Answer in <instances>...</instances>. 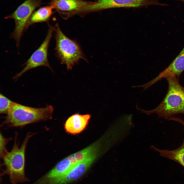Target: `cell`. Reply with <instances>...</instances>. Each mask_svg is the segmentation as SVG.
Wrapping results in <instances>:
<instances>
[{"mask_svg":"<svg viewBox=\"0 0 184 184\" xmlns=\"http://www.w3.org/2000/svg\"><path fill=\"white\" fill-rule=\"evenodd\" d=\"M91 117L89 114L81 115L76 114L70 117L64 125L68 133L73 134L79 133L83 131L88 124Z\"/></svg>","mask_w":184,"mask_h":184,"instance_id":"30bf717a","label":"cell"},{"mask_svg":"<svg viewBox=\"0 0 184 184\" xmlns=\"http://www.w3.org/2000/svg\"><path fill=\"white\" fill-rule=\"evenodd\" d=\"M0 155L1 157L2 158L7 151L6 148V146L8 141L11 139L5 138L1 133H0Z\"/></svg>","mask_w":184,"mask_h":184,"instance_id":"9a60e30c","label":"cell"},{"mask_svg":"<svg viewBox=\"0 0 184 184\" xmlns=\"http://www.w3.org/2000/svg\"><path fill=\"white\" fill-rule=\"evenodd\" d=\"M168 84L166 95L162 102L154 109L146 110L136 107L147 115L156 114L160 118L167 120L179 114L184 115V87L179 83V78L172 75L165 78Z\"/></svg>","mask_w":184,"mask_h":184,"instance_id":"6da1fadb","label":"cell"},{"mask_svg":"<svg viewBox=\"0 0 184 184\" xmlns=\"http://www.w3.org/2000/svg\"><path fill=\"white\" fill-rule=\"evenodd\" d=\"M98 142L92 145L72 154L74 158L79 163L91 156L95 153L98 152L100 146Z\"/></svg>","mask_w":184,"mask_h":184,"instance_id":"4fadbf2b","label":"cell"},{"mask_svg":"<svg viewBox=\"0 0 184 184\" xmlns=\"http://www.w3.org/2000/svg\"><path fill=\"white\" fill-rule=\"evenodd\" d=\"M53 109L51 105L35 108L14 102L2 124L8 127H21L30 123L46 121L51 119Z\"/></svg>","mask_w":184,"mask_h":184,"instance_id":"7a4b0ae2","label":"cell"},{"mask_svg":"<svg viewBox=\"0 0 184 184\" xmlns=\"http://www.w3.org/2000/svg\"><path fill=\"white\" fill-rule=\"evenodd\" d=\"M42 0H26L12 14L6 16V19H13L15 27L11 37L19 45L20 39L28 22L34 10L40 6Z\"/></svg>","mask_w":184,"mask_h":184,"instance_id":"5b68a950","label":"cell"},{"mask_svg":"<svg viewBox=\"0 0 184 184\" xmlns=\"http://www.w3.org/2000/svg\"><path fill=\"white\" fill-rule=\"evenodd\" d=\"M53 9L50 6H46L41 7L35 11L30 18L26 28L32 24L48 20L52 14Z\"/></svg>","mask_w":184,"mask_h":184,"instance_id":"7c38bea8","label":"cell"},{"mask_svg":"<svg viewBox=\"0 0 184 184\" xmlns=\"http://www.w3.org/2000/svg\"><path fill=\"white\" fill-rule=\"evenodd\" d=\"M14 102L1 94L0 95V113L7 114Z\"/></svg>","mask_w":184,"mask_h":184,"instance_id":"5bb4252c","label":"cell"},{"mask_svg":"<svg viewBox=\"0 0 184 184\" xmlns=\"http://www.w3.org/2000/svg\"><path fill=\"white\" fill-rule=\"evenodd\" d=\"M184 3V0H177Z\"/></svg>","mask_w":184,"mask_h":184,"instance_id":"e0dca14e","label":"cell"},{"mask_svg":"<svg viewBox=\"0 0 184 184\" xmlns=\"http://www.w3.org/2000/svg\"><path fill=\"white\" fill-rule=\"evenodd\" d=\"M172 121L177 122L182 125L184 127V120L181 118L177 117H174L172 118Z\"/></svg>","mask_w":184,"mask_h":184,"instance_id":"2e32d148","label":"cell"},{"mask_svg":"<svg viewBox=\"0 0 184 184\" xmlns=\"http://www.w3.org/2000/svg\"><path fill=\"white\" fill-rule=\"evenodd\" d=\"M151 147L158 153L160 156L174 161L184 167V139L181 146L173 150H161L153 145Z\"/></svg>","mask_w":184,"mask_h":184,"instance_id":"8fae6325","label":"cell"},{"mask_svg":"<svg viewBox=\"0 0 184 184\" xmlns=\"http://www.w3.org/2000/svg\"><path fill=\"white\" fill-rule=\"evenodd\" d=\"M94 3L83 0H51L49 4L53 8L57 10L68 12L66 17L67 18L74 13Z\"/></svg>","mask_w":184,"mask_h":184,"instance_id":"9c48e42d","label":"cell"},{"mask_svg":"<svg viewBox=\"0 0 184 184\" xmlns=\"http://www.w3.org/2000/svg\"><path fill=\"white\" fill-rule=\"evenodd\" d=\"M34 134L28 133L20 147L17 143L16 137L12 150L10 152L7 151L2 158L5 167L2 175H7L12 184H18L29 181L25 173V154L27 142Z\"/></svg>","mask_w":184,"mask_h":184,"instance_id":"3957f363","label":"cell"},{"mask_svg":"<svg viewBox=\"0 0 184 184\" xmlns=\"http://www.w3.org/2000/svg\"><path fill=\"white\" fill-rule=\"evenodd\" d=\"M159 0H98L84 8L86 13L120 8H139L151 5L164 6Z\"/></svg>","mask_w":184,"mask_h":184,"instance_id":"8992f818","label":"cell"},{"mask_svg":"<svg viewBox=\"0 0 184 184\" xmlns=\"http://www.w3.org/2000/svg\"><path fill=\"white\" fill-rule=\"evenodd\" d=\"M55 31V54L61 63L66 65L68 70H71L81 59L87 61L79 45L66 37L57 24Z\"/></svg>","mask_w":184,"mask_h":184,"instance_id":"277c9868","label":"cell"},{"mask_svg":"<svg viewBox=\"0 0 184 184\" xmlns=\"http://www.w3.org/2000/svg\"><path fill=\"white\" fill-rule=\"evenodd\" d=\"M49 28L47 36L40 46L25 63V67L22 70L13 78L16 80L26 72L32 68L41 66L48 67L52 71L48 60V50L49 43L55 27L49 25Z\"/></svg>","mask_w":184,"mask_h":184,"instance_id":"52a82bcc","label":"cell"},{"mask_svg":"<svg viewBox=\"0 0 184 184\" xmlns=\"http://www.w3.org/2000/svg\"><path fill=\"white\" fill-rule=\"evenodd\" d=\"M184 71V47L180 53L167 67L156 77L144 84L146 89L164 78L172 75L179 78Z\"/></svg>","mask_w":184,"mask_h":184,"instance_id":"ba28073f","label":"cell"}]
</instances>
